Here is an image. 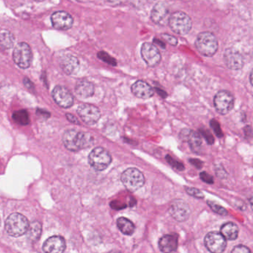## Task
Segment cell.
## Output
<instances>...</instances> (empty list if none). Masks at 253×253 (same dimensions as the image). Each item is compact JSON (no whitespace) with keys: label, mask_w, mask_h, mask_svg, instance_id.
Masks as SVG:
<instances>
[{"label":"cell","mask_w":253,"mask_h":253,"mask_svg":"<svg viewBox=\"0 0 253 253\" xmlns=\"http://www.w3.org/2000/svg\"><path fill=\"white\" fill-rule=\"evenodd\" d=\"M63 141L66 149L72 152H78L91 146L94 138L88 133L72 129L65 132Z\"/></svg>","instance_id":"1"},{"label":"cell","mask_w":253,"mask_h":253,"mask_svg":"<svg viewBox=\"0 0 253 253\" xmlns=\"http://www.w3.org/2000/svg\"><path fill=\"white\" fill-rule=\"evenodd\" d=\"M195 47L200 54L204 57H211L217 52L218 42L216 37L211 32H202L197 37Z\"/></svg>","instance_id":"2"},{"label":"cell","mask_w":253,"mask_h":253,"mask_svg":"<svg viewBox=\"0 0 253 253\" xmlns=\"http://www.w3.org/2000/svg\"><path fill=\"white\" fill-rule=\"evenodd\" d=\"M29 223L28 219L20 213H13L5 221V229L12 237L22 236L27 232Z\"/></svg>","instance_id":"3"},{"label":"cell","mask_w":253,"mask_h":253,"mask_svg":"<svg viewBox=\"0 0 253 253\" xmlns=\"http://www.w3.org/2000/svg\"><path fill=\"white\" fill-rule=\"evenodd\" d=\"M168 24L173 32L179 35H186L192 29L190 17L183 11H176L169 16Z\"/></svg>","instance_id":"4"},{"label":"cell","mask_w":253,"mask_h":253,"mask_svg":"<svg viewBox=\"0 0 253 253\" xmlns=\"http://www.w3.org/2000/svg\"><path fill=\"white\" fill-rule=\"evenodd\" d=\"M121 180L128 191L135 192L144 184L145 177L137 169L129 168L123 172Z\"/></svg>","instance_id":"5"},{"label":"cell","mask_w":253,"mask_h":253,"mask_svg":"<svg viewBox=\"0 0 253 253\" xmlns=\"http://www.w3.org/2000/svg\"><path fill=\"white\" fill-rule=\"evenodd\" d=\"M90 165L97 171H103L112 163V156L106 149L103 147H97L91 151L88 156Z\"/></svg>","instance_id":"6"},{"label":"cell","mask_w":253,"mask_h":253,"mask_svg":"<svg viewBox=\"0 0 253 253\" xmlns=\"http://www.w3.org/2000/svg\"><path fill=\"white\" fill-rule=\"evenodd\" d=\"M13 60L19 67L28 69L31 66L32 60V52L30 46L26 42L17 44L13 52Z\"/></svg>","instance_id":"7"},{"label":"cell","mask_w":253,"mask_h":253,"mask_svg":"<svg viewBox=\"0 0 253 253\" xmlns=\"http://www.w3.org/2000/svg\"><path fill=\"white\" fill-rule=\"evenodd\" d=\"M235 98L228 91H220L216 94L214 98V106L216 111L220 115L229 113L234 107Z\"/></svg>","instance_id":"8"},{"label":"cell","mask_w":253,"mask_h":253,"mask_svg":"<svg viewBox=\"0 0 253 253\" xmlns=\"http://www.w3.org/2000/svg\"><path fill=\"white\" fill-rule=\"evenodd\" d=\"M204 244L211 253H222L226 247V241L221 234L211 232L206 235Z\"/></svg>","instance_id":"9"},{"label":"cell","mask_w":253,"mask_h":253,"mask_svg":"<svg viewBox=\"0 0 253 253\" xmlns=\"http://www.w3.org/2000/svg\"><path fill=\"white\" fill-rule=\"evenodd\" d=\"M141 57L145 63L149 67H155L161 63V55L159 50L155 45L149 42H145L142 45Z\"/></svg>","instance_id":"10"},{"label":"cell","mask_w":253,"mask_h":253,"mask_svg":"<svg viewBox=\"0 0 253 253\" xmlns=\"http://www.w3.org/2000/svg\"><path fill=\"white\" fill-rule=\"evenodd\" d=\"M78 113L83 121L88 125H94L98 122L101 117L100 109L94 105L88 103L81 105L78 107Z\"/></svg>","instance_id":"11"},{"label":"cell","mask_w":253,"mask_h":253,"mask_svg":"<svg viewBox=\"0 0 253 253\" xmlns=\"http://www.w3.org/2000/svg\"><path fill=\"white\" fill-rule=\"evenodd\" d=\"M169 211L173 218L180 222L187 220L191 213L189 205L182 200H175L173 201Z\"/></svg>","instance_id":"12"},{"label":"cell","mask_w":253,"mask_h":253,"mask_svg":"<svg viewBox=\"0 0 253 253\" xmlns=\"http://www.w3.org/2000/svg\"><path fill=\"white\" fill-rule=\"evenodd\" d=\"M223 60L226 66L231 70H240L244 67V57L239 51L234 48H227L225 51Z\"/></svg>","instance_id":"13"},{"label":"cell","mask_w":253,"mask_h":253,"mask_svg":"<svg viewBox=\"0 0 253 253\" xmlns=\"http://www.w3.org/2000/svg\"><path fill=\"white\" fill-rule=\"evenodd\" d=\"M53 99L57 105L63 108H69L73 105L74 97L72 93L61 85H57L52 91Z\"/></svg>","instance_id":"14"},{"label":"cell","mask_w":253,"mask_h":253,"mask_svg":"<svg viewBox=\"0 0 253 253\" xmlns=\"http://www.w3.org/2000/svg\"><path fill=\"white\" fill-rule=\"evenodd\" d=\"M169 11L165 2H158L152 8L151 19L155 24L164 26L168 23L169 18Z\"/></svg>","instance_id":"15"},{"label":"cell","mask_w":253,"mask_h":253,"mask_svg":"<svg viewBox=\"0 0 253 253\" xmlns=\"http://www.w3.org/2000/svg\"><path fill=\"white\" fill-rule=\"evenodd\" d=\"M51 20L53 26L58 30H68L73 26V18L66 11H57L52 14Z\"/></svg>","instance_id":"16"},{"label":"cell","mask_w":253,"mask_h":253,"mask_svg":"<svg viewBox=\"0 0 253 253\" xmlns=\"http://www.w3.org/2000/svg\"><path fill=\"white\" fill-rule=\"evenodd\" d=\"M180 138L183 141L188 142L192 152L199 153L202 146V140H201V135L198 132L188 128H184L180 131Z\"/></svg>","instance_id":"17"},{"label":"cell","mask_w":253,"mask_h":253,"mask_svg":"<svg viewBox=\"0 0 253 253\" xmlns=\"http://www.w3.org/2000/svg\"><path fill=\"white\" fill-rule=\"evenodd\" d=\"M66 247L64 238L60 235H55L45 241L42 249L45 253H63Z\"/></svg>","instance_id":"18"},{"label":"cell","mask_w":253,"mask_h":253,"mask_svg":"<svg viewBox=\"0 0 253 253\" xmlns=\"http://www.w3.org/2000/svg\"><path fill=\"white\" fill-rule=\"evenodd\" d=\"M131 91L135 97L141 99L151 98L154 95V89L147 83L137 81L131 85Z\"/></svg>","instance_id":"19"},{"label":"cell","mask_w":253,"mask_h":253,"mask_svg":"<svg viewBox=\"0 0 253 253\" xmlns=\"http://www.w3.org/2000/svg\"><path fill=\"white\" fill-rule=\"evenodd\" d=\"M60 65L63 72L67 75H75L79 70V60L75 56L70 54L62 57Z\"/></svg>","instance_id":"20"},{"label":"cell","mask_w":253,"mask_h":253,"mask_svg":"<svg viewBox=\"0 0 253 253\" xmlns=\"http://www.w3.org/2000/svg\"><path fill=\"white\" fill-rule=\"evenodd\" d=\"M159 248L163 253H173L177 248V237L175 235H166L159 241Z\"/></svg>","instance_id":"21"},{"label":"cell","mask_w":253,"mask_h":253,"mask_svg":"<svg viewBox=\"0 0 253 253\" xmlns=\"http://www.w3.org/2000/svg\"><path fill=\"white\" fill-rule=\"evenodd\" d=\"M75 91L80 97L88 98L94 94V85L89 81L83 80L77 84Z\"/></svg>","instance_id":"22"},{"label":"cell","mask_w":253,"mask_h":253,"mask_svg":"<svg viewBox=\"0 0 253 253\" xmlns=\"http://www.w3.org/2000/svg\"><path fill=\"white\" fill-rule=\"evenodd\" d=\"M238 227L236 224L232 222L225 223L221 226L220 232H221L222 236L225 239L229 240V241H234L236 239L238 236Z\"/></svg>","instance_id":"23"},{"label":"cell","mask_w":253,"mask_h":253,"mask_svg":"<svg viewBox=\"0 0 253 253\" xmlns=\"http://www.w3.org/2000/svg\"><path fill=\"white\" fill-rule=\"evenodd\" d=\"M14 37L9 31L0 30V48L2 50L10 49L14 43Z\"/></svg>","instance_id":"24"},{"label":"cell","mask_w":253,"mask_h":253,"mask_svg":"<svg viewBox=\"0 0 253 253\" xmlns=\"http://www.w3.org/2000/svg\"><path fill=\"white\" fill-rule=\"evenodd\" d=\"M117 225L124 235H131L134 232V225L132 222L126 217H121L117 220Z\"/></svg>","instance_id":"25"},{"label":"cell","mask_w":253,"mask_h":253,"mask_svg":"<svg viewBox=\"0 0 253 253\" xmlns=\"http://www.w3.org/2000/svg\"><path fill=\"white\" fill-rule=\"evenodd\" d=\"M42 232V225L40 222L35 221L29 225L28 229L27 236L30 241H37L41 238Z\"/></svg>","instance_id":"26"},{"label":"cell","mask_w":253,"mask_h":253,"mask_svg":"<svg viewBox=\"0 0 253 253\" xmlns=\"http://www.w3.org/2000/svg\"><path fill=\"white\" fill-rule=\"evenodd\" d=\"M13 120L19 125H29L30 123L29 114L26 110H19L14 112L12 115Z\"/></svg>","instance_id":"27"},{"label":"cell","mask_w":253,"mask_h":253,"mask_svg":"<svg viewBox=\"0 0 253 253\" xmlns=\"http://www.w3.org/2000/svg\"><path fill=\"white\" fill-rule=\"evenodd\" d=\"M97 57H98V58H100V60L105 62V63L110 65V66H117L116 60H115V58H113V57H111L109 54H108L107 53L105 52V51H100V52H98V54H97Z\"/></svg>","instance_id":"28"},{"label":"cell","mask_w":253,"mask_h":253,"mask_svg":"<svg viewBox=\"0 0 253 253\" xmlns=\"http://www.w3.org/2000/svg\"><path fill=\"white\" fill-rule=\"evenodd\" d=\"M209 207L214 211V212L217 213L220 215H226L227 214V211L225 210L223 207H220V206L217 205L215 203L212 202V201H207Z\"/></svg>","instance_id":"29"},{"label":"cell","mask_w":253,"mask_h":253,"mask_svg":"<svg viewBox=\"0 0 253 253\" xmlns=\"http://www.w3.org/2000/svg\"><path fill=\"white\" fill-rule=\"evenodd\" d=\"M210 126L212 128L217 137H220V138L223 137V134L222 132L221 128H220V124H219L217 121H215L214 119L211 120L210 121Z\"/></svg>","instance_id":"30"},{"label":"cell","mask_w":253,"mask_h":253,"mask_svg":"<svg viewBox=\"0 0 253 253\" xmlns=\"http://www.w3.org/2000/svg\"><path fill=\"white\" fill-rule=\"evenodd\" d=\"M200 133H201V135L205 138V140H207V143L210 145L213 144L214 142V137H213L212 134L209 131L208 129H205V128H201L199 129Z\"/></svg>","instance_id":"31"},{"label":"cell","mask_w":253,"mask_h":253,"mask_svg":"<svg viewBox=\"0 0 253 253\" xmlns=\"http://www.w3.org/2000/svg\"><path fill=\"white\" fill-rule=\"evenodd\" d=\"M166 159H167V162H168L171 167L175 168L176 169L180 170V171H182V170L184 169V167H183V165L181 163L178 162V161L173 159V158H171V156H169V155H167Z\"/></svg>","instance_id":"32"},{"label":"cell","mask_w":253,"mask_h":253,"mask_svg":"<svg viewBox=\"0 0 253 253\" xmlns=\"http://www.w3.org/2000/svg\"><path fill=\"white\" fill-rule=\"evenodd\" d=\"M186 191L189 195L198 198V199H202L204 198V195H203L202 192L198 189H195V188L186 187Z\"/></svg>","instance_id":"33"},{"label":"cell","mask_w":253,"mask_h":253,"mask_svg":"<svg viewBox=\"0 0 253 253\" xmlns=\"http://www.w3.org/2000/svg\"><path fill=\"white\" fill-rule=\"evenodd\" d=\"M161 37L166 42H168L172 46H176L177 45V39L175 37L171 36V35H168V34H163Z\"/></svg>","instance_id":"34"},{"label":"cell","mask_w":253,"mask_h":253,"mask_svg":"<svg viewBox=\"0 0 253 253\" xmlns=\"http://www.w3.org/2000/svg\"><path fill=\"white\" fill-rule=\"evenodd\" d=\"M231 253H251L250 249L244 245H238L232 250Z\"/></svg>","instance_id":"35"},{"label":"cell","mask_w":253,"mask_h":253,"mask_svg":"<svg viewBox=\"0 0 253 253\" xmlns=\"http://www.w3.org/2000/svg\"><path fill=\"white\" fill-rule=\"evenodd\" d=\"M200 177L205 183H210V184L213 183V177L210 174H209L208 173L206 172V171L201 172L200 174Z\"/></svg>","instance_id":"36"},{"label":"cell","mask_w":253,"mask_h":253,"mask_svg":"<svg viewBox=\"0 0 253 253\" xmlns=\"http://www.w3.org/2000/svg\"><path fill=\"white\" fill-rule=\"evenodd\" d=\"M189 161H190V163L192 165L195 166V167H196L198 169H201V167H202L203 162H201L200 160L190 159L189 160Z\"/></svg>","instance_id":"37"},{"label":"cell","mask_w":253,"mask_h":253,"mask_svg":"<svg viewBox=\"0 0 253 253\" xmlns=\"http://www.w3.org/2000/svg\"><path fill=\"white\" fill-rule=\"evenodd\" d=\"M66 118L69 120L70 122L73 123V124H79V121L77 119L76 117L74 116V115H70V114H67L66 115Z\"/></svg>","instance_id":"38"},{"label":"cell","mask_w":253,"mask_h":253,"mask_svg":"<svg viewBox=\"0 0 253 253\" xmlns=\"http://www.w3.org/2000/svg\"><path fill=\"white\" fill-rule=\"evenodd\" d=\"M155 89H156L157 92H158V94H159L160 95L163 97V98H166V97H167V94L165 92V91H162V90H161L160 88H155Z\"/></svg>","instance_id":"39"},{"label":"cell","mask_w":253,"mask_h":253,"mask_svg":"<svg viewBox=\"0 0 253 253\" xmlns=\"http://www.w3.org/2000/svg\"><path fill=\"white\" fill-rule=\"evenodd\" d=\"M154 42H155V44H157V45H159L161 48H165V44H164V42H161V41H159V40H157L155 38V39H154Z\"/></svg>","instance_id":"40"},{"label":"cell","mask_w":253,"mask_h":253,"mask_svg":"<svg viewBox=\"0 0 253 253\" xmlns=\"http://www.w3.org/2000/svg\"><path fill=\"white\" fill-rule=\"evenodd\" d=\"M252 75H253V72H250V83H251V85H253V83H252V78H253V77H252Z\"/></svg>","instance_id":"41"},{"label":"cell","mask_w":253,"mask_h":253,"mask_svg":"<svg viewBox=\"0 0 253 253\" xmlns=\"http://www.w3.org/2000/svg\"><path fill=\"white\" fill-rule=\"evenodd\" d=\"M109 253H121V252H119V251H112Z\"/></svg>","instance_id":"42"}]
</instances>
